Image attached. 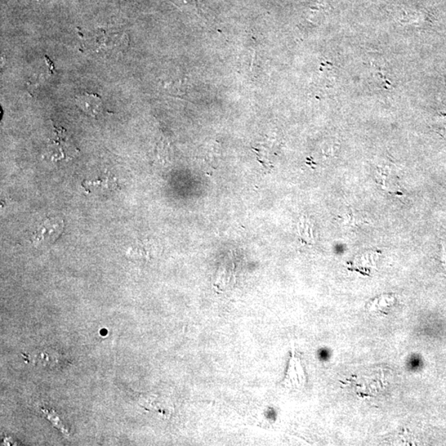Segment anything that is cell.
<instances>
[{
	"label": "cell",
	"instance_id": "6da1fadb",
	"mask_svg": "<svg viewBox=\"0 0 446 446\" xmlns=\"http://www.w3.org/2000/svg\"><path fill=\"white\" fill-rule=\"evenodd\" d=\"M125 37L123 33L105 29H98L84 36V41L89 49L95 52L109 53L122 48Z\"/></svg>",
	"mask_w": 446,
	"mask_h": 446
},
{
	"label": "cell",
	"instance_id": "7a4b0ae2",
	"mask_svg": "<svg viewBox=\"0 0 446 446\" xmlns=\"http://www.w3.org/2000/svg\"><path fill=\"white\" fill-rule=\"evenodd\" d=\"M64 221L60 217H49L39 226L33 236L32 243L35 245H49L56 242L63 233Z\"/></svg>",
	"mask_w": 446,
	"mask_h": 446
},
{
	"label": "cell",
	"instance_id": "3957f363",
	"mask_svg": "<svg viewBox=\"0 0 446 446\" xmlns=\"http://www.w3.org/2000/svg\"><path fill=\"white\" fill-rule=\"evenodd\" d=\"M306 383L305 368L300 357L293 353L283 385L289 389H301Z\"/></svg>",
	"mask_w": 446,
	"mask_h": 446
},
{
	"label": "cell",
	"instance_id": "277c9868",
	"mask_svg": "<svg viewBox=\"0 0 446 446\" xmlns=\"http://www.w3.org/2000/svg\"><path fill=\"white\" fill-rule=\"evenodd\" d=\"M75 104L84 113L93 118H98L104 111L101 98L93 93H83L75 98Z\"/></svg>",
	"mask_w": 446,
	"mask_h": 446
},
{
	"label": "cell",
	"instance_id": "5b68a950",
	"mask_svg": "<svg viewBox=\"0 0 446 446\" xmlns=\"http://www.w3.org/2000/svg\"><path fill=\"white\" fill-rule=\"evenodd\" d=\"M84 188L89 192L95 191V193L108 194L118 188L117 181L110 176L98 178L93 181H84Z\"/></svg>",
	"mask_w": 446,
	"mask_h": 446
},
{
	"label": "cell",
	"instance_id": "8992f818",
	"mask_svg": "<svg viewBox=\"0 0 446 446\" xmlns=\"http://www.w3.org/2000/svg\"><path fill=\"white\" fill-rule=\"evenodd\" d=\"M55 132L57 134L56 137V140L53 141V144L51 146L53 149H54V153L56 155V156H61V158L66 157V156H69L70 154V148L71 146L69 144L68 140L65 135L64 130H59V129L56 128Z\"/></svg>",
	"mask_w": 446,
	"mask_h": 446
},
{
	"label": "cell",
	"instance_id": "52a82bcc",
	"mask_svg": "<svg viewBox=\"0 0 446 446\" xmlns=\"http://www.w3.org/2000/svg\"><path fill=\"white\" fill-rule=\"evenodd\" d=\"M301 238L306 243H314V235H312V226L309 220L302 217L300 226H298Z\"/></svg>",
	"mask_w": 446,
	"mask_h": 446
},
{
	"label": "cell",
	"instance_id": "ba28073f",
	"mask_svg": "<svg viewBox=\"0 0 446 446\" xmlns=\"http://www.w3.org/2000/svg\"><path fill=\"white\" fill-rule=\"evenodd\" d=\"M436 128L437 132H438L440 135L446 137V115L443 114L440 115L438 118H437L436 122Z\"/></svg>",
	"mask_w": 446,
	"mask_h": 446
},
{
	"label": "cell",
	"instance_id": "9c48e42d",
	"mask_svg": "<svg viewBox=\"0 0 446 446\" xmlns=\"http://www.w3.org/2000/svg\"><path fill=\"white\" fill-rule=\"evenodd\" d=\"M441 247H443V251H441V256H443V261L446 264V240H444L441 243Z\"/></svg>",
	"mask_w": 446,
	"mask_h": 446
}]
</instances>
